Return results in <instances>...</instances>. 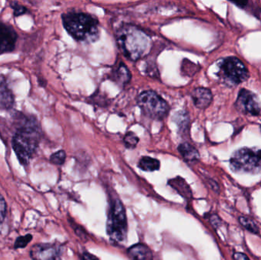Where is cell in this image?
Wrapping results in <instances>:
<instances>
[{
  "mask_svg": "<svg viewBox=\"0 0 261 260\" xmlns=\"http://www.w3.org/2000/svg\"><path fill=\"white\" fill-rule=\"evenodd\" d=\"M41 138V131L36 121H25L12 137V148L22 166H28L36 153Z\"/></svg>",
  "mask_w": 261,
  "mask_h": 260,
  "instance_id": "obj_1",
  "label": "cell"
},
{
  "mask_svg": "<svg viewBox=\"0 0 261 260\" xmlns=\"http://www.w3.org/2000/svg\"><path fill=\"white\" fill-rule=\"evenodd\" d=\"M117 43L122 53L132 61H138L149 52L151 41L148 35L132 24H125L118 30Z\"/></svg>",
  "mask_w": 261,
  "mask_h": 260,
  "instance_id": "obj_2",
  "label": "cell"
},
{
  "mask_svg": "<svg viewBox=\"0 0 261 260\" xmlns=\"http://www.w3.org/2000/svg\"><path fill=\"white\" fill-rule=\"evenodd\" d=\"M62 21L64 28L76 41L91 43L99 39V21L90 14L67 12L63 14Z\"/></svg>",
  "mask_w": 261,
  "mask_h": 260,
  "instance_id": "obj_3",
  "label": "cell"
},
{
  "mask_svg": "<svg viewBox=\"0 0 261 260\" xmlns=\"http://www.w3.org/2000/svg\"><path fill=\"white\" fill-rule=\"evenodd\" d=\"M107 235L115 244L125 242L128 233L126 212L119 198H112L107 219Z\"/></svg>",
  "mask_w": 261,
  "mask_h": 260,
  "instance_id": "obj_4",
  "label": "cell"
},
{
  "mask_svg": "<svg viewBox=\"0 0 261 260\" xmlns=\"http://www.w3.org/2000/svg\"><path fill=\"white\" fill-rule=\"evenodd\" d=\"M233 171L245 174L261 172V150L242 148L233 154L230 160Z\"/></svg>",
  "mask_w": 261,
  "mask_h": 260,
  "instance_id": "obj_5",
  "label": "cell"
},
{
  "mask_svg": "<svg viewBox=\"0 0 261 260\" xmlns=\"http://www.w3.org/2000/svg\"><path fill=\"white\" fill-rule=\"evenodd\" d=\"M219 76L227 85L236 86L248 79L249 72L239 58L228 56L219 64Z\"/></svg>",
  "mask_w": 261,
  "mask_h": 260,
  "instance_id": "obj_6",
  "label": "cell"
},
{
  "mask_svg": "<svg viewBox=\"0 0 261 260\" xmlns=\"http://www.w3.org/2000/svg\"><path fill=\"white\" fill-rule=\"evenodd\" d=\"M138 106L143 114L154 120H162L170 111L167 102L153 91H144L138 97Z\"/></svg>",
  "mask_w": 261,
  "mask_h": 260,
  "instance_id": "obj_7",
  "label": "cell"
},
{
  "mask_svg": "<svg viewBox=\"0 0 261 260\" xmlns=\"http://www.w3.org/2000/svg\"><path fill=\"white\" fill-rule=\"evenodd\" d=\"M236 106L241 112L249 115H258L261 111L260 102L257 96L252 92L245 89H242L239 92Z\"/></svg>",
  "mask_w": 261,
  "mask_h": 260,
  "instance_id": "obj_8",
  "label": "cell"
},
{
  "mask_svg": "<svg viewBox=\"0 0 261 260\" xmlns=\"http://www.w3.org/2000/svg\"><path fill=\"white\" fill-rule=\"evenodd\" d=\"M29 255L32 260H58L61 247L55 244H38L32 246Z\"/></svg>",
  "mask_w": 261,
  "mask_h": 260,
  "instance_id": "obj_9",
  "label": "cell"
},
{
  "mask_svg": "<svg viewBox=\"0 0 261 260\" xmlns=\"http://www.w3.org/2000/svg\"><path fill=\"white\" fill-rule=\"evenodd\" d=\"M18 35L12 26L0 22V55L15 50Z\"/></svg>",
  "mask_w": 261,
  "mask_h": 260,
  "instance_id": "obj_10",
  "label": "cell"
},
{
  "mask_svg": "<svg viewBox=\"0 0 261 260\" xmlns=\"http://www.w3.org/2000/svg\"><path fill=\"white\" fill-rule=\"evenodd\" d=\"M192 99L196 108L205 109L213 102V94L208 89L199 87L195 89L191 93Z\"/></svg>",
  "mask_w": 261,
  "mask_h": 260,
  "instance_id": "obj_11",
  "label": "cell"
},
{
  "mask_svg": "<svg viewBox=\"0 0 261 260\" xmlns=\"http://www.w3.org/2000/svg\"><path fill=\"white\" fill-rule=\"evenodd\" d=\"M127 254L132 260H153V252L144 244H137L127 250Z\"/></svg>",
  "mask_w": 261,
  "mask_h": 260,
  "instance_id": "obj_12",
  "label": "cell"
},
{
  "mask_svg": "<svg viewBox=\"0 0 261 260\" xmlns=\"http://www.w3.org/2000/svg\"><path fill=\"white\" fill-rule=\"evenodd\" d=\"M15 97L6 83V79L0 76V109L9 110L13 107Z\"/></svg>",
  "mask_w": 261,
  "mask_h": 260,
  "instance_id": "obj_13",
  "label": "cell"
},
{
  "mask_svg": "<svg viewBox=\"0 0 261 260\" xmlns=\"http://www.w3.org/2000/svg\"><path fill=\"white\" fill-rule=\"evenodd\" d=\"M110 78L119 85H125L130 82L132 75L126 66L122 63H119L116 67H113Z\"/></svg>",
  "mask_w": 261,
  "mask_h": 260,
  "instance_id": "obj_14",
  "label": "cell"
},
{
  "mask_svg": "<svg viewBox=\"0 0 261 260\" xmlns=\"http://www.w3.org/2000/svg\"><path fill=\"white\" fill-rule=\"evenodd\" d=\"M178 151L186 161H196L199 159V154L197 150L187 142L179 145Z\"/></svg>",
  "mask_w": 261,
  "mask_h": 260,
  "instance_id": "obj_15",
  "label": "cell"
},
{
  "mask_svg": "<svg viewBox=\"0 0 261 260\" xmlns=\"http://www.w3.org/2000/svg\"><path fill=\"white\" fill-rule=\"evenodd\" d=\"M138 166L143 171L153 172V171L159 170L160 167H161V163L156 159L149 157H143L138 162Z\"/></svg>",
  "mask_w": 261,
  "mask_h": 260,
  "instance_id": "obj_16",
  "label": "cell"
},
{
  "mask_svg": "<svg viewBox=\"0 0 261 260\" xmlns=\"http://www.w3.org/2000/svg\"><path fill=\"white\" fill-rule=\"evenodd\" d=\"M169 185H170L173 189H176L182 196L188 197L189 195H191L190 188L181 177H178L173 180H170L169 181Z\"/></svg>",
  "mask_w": 261,
  "mask_h": 260,
  "instance_id": "obj_17",
  "label": "cell"
},
{
  "mask_svg": "<svg viewBox=\"0 0 261 260\" xmlns=\"http://www.w3.org/2000/svg\"><path fill=\"white\" fill-rule=\"evenodd\" d=\"M239 222L247 230L251 232V233L254 234V235H258L260 233L258 226L251 218H247V217H240Z\"/></svg>",
  "mask_w": 261,
  "mask_h": 260,
  "instance_id": "obj_18",
  "label": "cell"
},
{
  "mask_svg": "<svg viewBox=\"0 0 261 260\" xmlns=\"http://www.w3.org/2000/svg\"><path fill=\"white\" fill-rule=\"evenodd\" d=\"M33 239V237L30 234L24 235V236H20L15 240V244H14V248L15 249H23L25 248L31 241Z\"/></svg>",
  "mask_w": 261,
  "mask_h": 260,
  "instance_id": "obj_19",
  "label": "cell"
},
{
  "mask_svg": "<svg viewBox=\"0 0 261 260\" xmlns=\"http://www.w3.org/2000/svg\"><path fill=\"white\" fill-rule=\"evenodd\" d=\"M138 142H139V138L132 132L127 133L124 137V143L125 148L128 149H134L136 148Z\"/></svg>",
  "mask_w": 261,
  "mask_h": 260,
  "instance_id": "obj_20",
  "label": "cell"
},
{
  "mask_svg": "<svg viewBox=\"0 0 261 260\" xmlns=\"http://www.w3.org/2000/svg\"><path fill=\"white\" fill-rule=\"evenodd\" d=\"M66 157H67V155H66L65 151H59L50 156V161L54 164L61 166L65 163Z\"/></svg>",
  "mask_w": 261,
  "mask_h": 260,
  "instance_id": "obj_21",
  "label": "cell"
},
{
  "mask_svg": "<svg viewBox=\"0 0 261 260\" xmlns=\"http://www.w3.org/2000/svg\"><path fill=\"white\" fill-rule=\"evenodd\" d=\"M11 7L13 9L14 15L16 17L24 15V14L27 13L28 12V9L24 6H20L17 3H11Z\"/></svg>",
  "mask_w": 261,
  "mask_h": 260,
  "instance_id": "obj_22",
  "label": "cell"
},
{
  "mask_svg": "<svg viewBox=\"0 0 261 260\" xmlns=\"http://www.w3.org/2000/svg\"><path fill=\"white\" fill-rule=\"evenodd\" d=\"M6 210H7V206L5 201L4 197L0 194V224L4 221L6 218Z\"/></svg>",
  "mask_w": 261,
  "mask_h": 260,
  "instance_id": "obj_23",
  "label": "cell"
},
{
  "mask_svg": "<svg viewBox=\"0 0 261 260\" xmlns=\"http://www.w3.org/2000/svg\"><path fill=\"white\" fill-rule=\"evenodd\" d=\"M73 227L74 228L76 235H77L81 240H83V241H87V236L86 235V234L84 233V230H82L81 227H78L76 224H75V227L73 226Z\"/></svg>",
  "mask_w": 261,
  "mask_h": 260,
  "instance_id": "obj_24",
  "label": "cell"
},
{
  "mask_svg": "<svg viewBox=\"0 0 261 260\" xmlns=\"http://www.w3.org/2000/svg\"><path fill=\"white\" fill-rule=\"evenodd\" d=\"M234 260H250L247 255L242 253H236L233 255Z\"/></svg>",
  "mask_w": 261,
  "mask_h": 260,
  "instance_id": "obj_25",
  "label": "cell"
},
{
  "mask_svg": "<svg viewBox=\"0 0 261 260\" xmlns=\"http://www.w3.org/2000/svg\"><path fill=\"white\" fill-rule=\"evenodd\" d=\"M83 260H99L96 256H93L90 253H84L83 254Z\"/></svg>",
  "mask_w": 261,
  "mask_h": 260,
  "instance_id": "obj_26",
  "label": "cell"
},
{
  "mask_svg": "<svg viewBox=\"0 0 261 260\" xmlns=\"http://www.w3.org/2000/svg\"><path fill=\"white\" fill-rule=\"evenodd\" d=\"M211 222L215 227H217L220 224V219H219V217L214 215V216L212 217Z\"/></svg>",
  "mask_w": 261,
  "mask_h": 260,
  "instance_id": "obj_27",
  "label": "cell"
},
{
  "mask_svg": "<svg viewBox=\"0 0 261 260\" xmlns=\"http://www.w3.org/2000/svg\"><path fill=\"white\" fill-rule=\"evenodd\" d=\"M260 129H261V126H260Z\"/></svg>",
  "mask_w": 261,
  "mask_h": 260,
  "instance_id": "obj_28",
  "label": "cell"
},
{
  "mask_svg": "<svg viewBox=\"0 0 261 260\" xmlns=\"http://www.w3.org/2000/svg\"><path fill=\"white\" fill-rule=\"evenodd\" d=\"M58 260H59V259H58Z\"/></svg>",
  "mask_w": 261,
  "mask_h": 260,
  "instance_id": "obj_29",
  "label": "cell"
}]
</instances>
